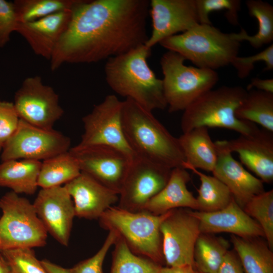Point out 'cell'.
Returning <instances> with one entry per match:
<instances>
[{
    "label": "cell",
    "instance_id": "obj_20",
    "mask_svg": "<svg viewBox=\"0 0 273 273\" xmlns=\"http://www.w3.org/2000/svg\"><path fill=\"white\" fill-rule=\"evenodd\" d=\"M198 219L201 233H231L244 238L264 237L260 225L234 200L222 209L213 212L191 210Z\"/></svg>",
    "mask_w": 273,
    "mask_h": 273
},
{
    "label": "cell",
    "instance_id": "obj_27",
    "mask_svg": "<svg viewBox=\"0 0 273 273\" xmlns=\"http://www.w3.org/2000/svg\"><path fill=\"white\" fill-rule=\"evenodd\" d=\"M80 172L76 160L68 151L41 162L38 186L41 189L61 186L73 179Z\"/></svg>",
    "mask_w": 273,
    "mask_h": 273
},
{
    "label": "cell",
    "instance_id": "obj_19",
    "mask_svg": "<svg viewBox=\"0 0 273 273\" xmlns=\"http://www.w3.org/2000/svg\"><path fill=\"white\" fill-rule=\"evenodd\" d=\"M217 159L212 171L213 176L225 184L236 202L242 208L254 196L264 192L263 181L249 172L234 158L222 141L215 142Z\"/></svg>",
    "mask_w": 273,
    "mask_h": 273
},
{
    "label": "cell",
    "instance_id": "obj_7",
    "mask_svg": "<svg viewBox=\"0 0 273 273\" xmlns=\"http://www.w3.org/2000/svg\"><path fill=\"white\" fill-rule=\"evenodd\" d=\"M185 61L181 56L170 51L160 59L163 93L169 112L185 110L219 80L215 70L187 66Z\"/></svg>",
    "mask_w": 273,
    "mask_h": 273
},
{
    "label": "cell",
    "instance_id": "obj_39",
    "mask_svg": "<svg viewBox=\"0 0 273 273\" xmlns=\"http://www.w3.org/2000/svg\"><path fill=\"white\" fill-rule=\"evenodd\" d=\"M19 23L13 3L0 0V47L10 40L11 34L16 31Z\"/></svg>",
    "mask_w": 273,
    "mask_h": 273
},
{
    "label": "cell",
    "instance_id": "obj_30",
    "mask_svg": "<svg viewBox=\"0 0 273 273\" xmlns=\"http://www.w3.org/2000/svg\"><path fill=\"white\" fill-rule=\"evenodd\" d=\"M184 168L192 170L199 177L201 181L196 198L197 211L209 212L220 210L233 200L229 188L216 177L206 175L192 167L186 166Z\"/></svg>",
    "mask_w": 273,
    "mask_h": 273
},
{
    "label": "cell",
    "instance_id": "obj_5",
    "mask_svg": "<svg viewBox=\"0 0 273 273\" xmlns=\"http://www.w3.org/2000/svg\"><path fill=\"white\" fill-rule=\"evenodd\" d=\"M159 44L196 67L213 70L231 64L238 56L240 47V42L232 37L231 33H224L212 24L199 23Z\"/></svg>",
    "mask_w": 273,
    "mask_h": 273
},
{
    "label": "cell",
    "instance_id": "obj_3",
    "mask_svg": "<svg viewBox=\"0 0 273 273\" xmlns=\"http://www.w3.org/2000/svg\"><path fill=\"white\" fill-rule=\"evenodd\" d=\"M122 129L134 154L171 169L183 167L185 157L177 138L153 115L132 100L122 103Z\"/></svg>",
    "mask_w": 273,
    "mask_h": 273
},
{
    "label": "cell",
    "instance_id": "obj_37",
    "mask_svg": "<svg viewBox=\"0 0 273 273\" xmlns=\"http://www.w3.org/2000/svg\"><path fill=\"white\" fill-rule=\"evenodd\" d=\"M261 61L264 63L265 71L273 69V45L252 56L240 57L237 56L231 64L236 69L238 76L241 79L247 77L254 68L256 62Z\"/></svg>",
    "mask_w": 273,
    "mask_h": 273
},
{
    "label": "cell",
    "instance_id": "obj_35",
    "mask_svg": "<svg viewBox=\"0 0 273 273\" xmlns=\"http://www.w3.org/2000/svg\"><path fill=\"white\" fill-rule=\"evenodd\" d=\"M241 4L239 0H196L198 22L201 24H212L209 14L213 12L224 10L228 21L237 25Z\"/></svg>",
    "mask_w": 273,
    "mask_h": 273
},
{
    "label": "cell",
    "instance_id": "obj_16",
    "mask_svg": "<svg viewBox=\"0 0 273 273\" xmlns=\"http://www.w3.org/2000/svg\"><path fill=\"white\" fill-rule=\"evenodd\" d=\"M149 15L152 29L145 45L150 49L199 24L196 0H151Z\"/></svg>",
    "mask_w": 273,
    "mask_h": 273
},
{
    "label": "cell",
    "instance_id": "obj_33",
    "mask_svg": "<svg viewBox=\"0 0 273 273\" xmlns=\"http://www.w3.org/2000/svg\"><path fill=\"white\" fill-rule=\"evenodd\" d=\"M245 212L260 225L269 248L273 249V190L254 196L243 207Z\"/></svg>",
    "mask_w": 273,
    "mask_h": 273
},
{
    "label": "cell",
    "instance_id": "obj_8",
    "mask_svg": "<svg viewBox=\"0 0 273 273\" xmlns=\"http://www.w3.org/2000/svg\"><path fill=\"white\" fill-rule=\"evenodd\" d=\"M0 251L46 245L48 233L27 199L11 191L0 198Z\"/></svg>",
    "mask_w": 273,
    "mask_h": 273
},
{
    "label": "cell",
    "instance_id": "obj_11",
    "mask_svg": "<svg viewBox=\"0 0 273 273\" xmlns=\"http://www.w3.org/2000/svg\"><path fill=\"white\" fill-rule=\"evenodd\" d=\"M122 103L115 95H109L95 105L82 118L84 132L76 146H110L133 158L135 154L127 144L122 129Z\"/></svg>",
    "mask_w": 273,
    "mask_h": 273
},
{
    "label": "cell",
    "instance_id": "obj_21",
    "mask_svg": "<svg viewBox=\"0 0 273 273\" xmlns=\"http://www.w3.org/2000/svg\"><path fill=\"white\" fill-rule=\"evenodd\" d=\"M73 9L35 21L19 23L16 32L25 38L35 54L50 60L68 26Z\"/></svg>",
    "mask_w": 273,
    "mask_h": 273
},
{
    "label": "cell",
    "instance_id": "obj_2",
    "mask_svg": "<svg viewBox=\"0 0 273 273\" xmlns=\"http://www.w3.org/2000/svg\"><path fill=\"white\" fill-rule=\"evenodd\" d=\"M151 54V49L142 45L107 60L104 71L106 82L114 92L152 112L167 105L162 80L148 63Z\"/></svg>",
    "mask_w": 273,
    "mask_h": 273
},
{
    "label": "cell",
    "instance_id": "obj_42",
    "mask_svg": "<svg viewBox=\"0 0 273 273\" xmlns=\"http://www.w3.org/2000/svg\"><path fill=\"white\" fill-rule=\"evenodd\" d=\"M160 273H197L193 266L184 265L181 266H163Z\"/></svg>",
    "mask_w": 273,
    "mask_h": 273
},
{
    "label": "cell",
    "instance_id": "obj_31",
    "mask_svg": "<svg viewBox=\"0 0 273 273\" xmlns=\"http://www.w3.org/2000/svg\"><path fill=\"white\" fill-rule=\"evenodd\" d=\"M114 246L110 273H160L163 266L134 254L118 236Z\"/></svg>",
    "mask_w": 273,
    "mask_h": 273
},
{
    "label": "cell",
    "instance_id": "obj_13",
    "mask_svg": "<svg viewBox=\"0 0 273 273\" xmlns=\"http://www.w3.org/2000/svg\"><path fill=\"white\" fill-rule=\"evenodd\" d=\"M166 266H194V251L200 234L198 219L191 210H170L160 226Z\"/></svg>",
    "mask_w": 273,
    "mask_h": 273
},
{
    "label": "cell",
    "instance_id": "obj_22",
    "mask_svg": "<svg viewBox=\"0 0 273 273\" xmlns=\"http://www.w3.org/2000/svg\"><path fill=\"white\" fill-rule=\"evenodd\" d=\"M190 179L189 173L184 167L172 169L166 185L148 202L143 210L157 215L178 208L197 211L196 199L187 188Z\"/></svg>",
    "mask_w": 273,
    "mask_h": 273
},
{
    "label": "cell",
    "instance_id": "obj_14",
    "mask_svg": "<svg viewBox=\"0 0 273 273\" xmlns=\"http://www.w3.org/2000/svg\"><path fill=\"white\" fill-rule=\"evenodd\" d=\"M69 151L76 160L81 172L119 193L132 158L107 146H75Z\"/></svg>",
    "mask_w": 273,
    "mask_h": 273
},
{
    "label": "cell",
    "instance_id": "obj_26",
    "mask_svg": "<svg viewBox=\"0 0 273 273\" xmlns=\"http://www.w3.org/2000/svg\"><path fill=\"white\" fill-rule=\"evenodd\" d=\"M229 247L223 238L200 233L194 251V267L197 273H217Z\"/></svg>",
    "mask_w": 273,
    "mask_h": 273
},
{
    "label": "cell",
    "instance_id": "obj_17",
    "mask_svg": "<svg viewBox=\"0 0 273 273\" xmlns=\"http://www.w3.org/2000/svg\"><path fill=\"white\" fill-rule=\"evenodd\" d=\"M222 142L231 152L237 153L241 163L263 182L272 181V132L258 128L251 134H240L236 139Z\"/></svg>",
    "mask_w": 273,
    "mask_h": 273
},
{
    "label": "cell",
    "instance_id": "obj_23",
    "mask_svg": "<svg viewBox=\"0 0 273 273\" xmlns=\"http://www.w3.org/2000/svg\"><path fill=\"white\" fill-rule=\"evenodd\" d=\"M177 140L185 159L183 167L190 166L213 171L217 159V150L208 128H195L184 132Z\"/></svg>",
    "mask_w": 273,
    "mask_h": 273
},
{
    "label": "cell",
    "instance_id": "obj_32",
    "mask_svg": "<svg viewBox=\"0 0 273 273\" xmlns=\"http://www.w3.org/2000/svg\"><path fill=\"white\" fill-rule=\"evenodd\" d=\"M81 0H16L19 23L35 21L58 12L73 10Z\"/></svg>",
    "mask_w": 273,
    "mask_h": 273
},
{
    "label": "cell",
    "instance_id": "obj_44",
    "mask_svg": "<svg viewBox=\"0 0 273 273\" xmlns=\"http://www.w3.org/2000/svg\"><path fill=\"white\" fill-rule=\"evenodd\" d=\"M0 273H10L9 265L5 258L0 252Z\"/></svg>",
    "mask_w": 273,
    "mask_h": 273
},
{
    "label": "cell",
    "instance_id": "obj_15",
    "mask_svg": "<svg viewBox=\"0 0 273 273\" xmlns=\"http://www.w3.org/2000/svg\"><path fill=\"white\" fill-rule=\"evenodd\" d=\"M33 205L48 233L68 246L75 214L73 200L65 187L41 189Z\"/></svg>",
    "mask_w": 273,
    "mask_h": 273
},
{
    "label": "cell",
    "instance_id": "obj_1",
    "mask_svg": "<svg viewBox=\"0 0 273 273\" xmlns=\"http://www.w3.org/2000/svg\"><path fill=\"white\" fill-rule=\"evenodd\" d=\"M149 9L148 0H81L50 60L51 70L108 60L144 45Z\"/></svg>",
    "mask_w": 273,
    "mask_h": 273
},
{
    "label": "cell",
    "instance_id": "obj_10",
    "mask_svg": "<svg viewBox=\"0 0 273 273\" xmlns=\"http://www.w3.org/2000/svg\"><path fill=\"white\" fill-rule=\"evenodd\" d=\"M70 138L54 130L40 128L20 119L18 127L5 144L2 161L10 160H45L70 149Z\"/></svg>",
    "mask_w": 273,
    "mask_h": 273
},
{
    "label": "cell",
    "instance_id": "obj_6",
    "mask_svg": "<svg viewBox=\"0 0 273 273\" xmlns=\"http://www.w3.org/2000/svg\"><path fill=\"white\" fill-rule=\"evenodd\" d=\"M169 211L157 215L144 210L131 212L113 206L98 219L101 228L115 232L134 254L164 266L160 226Z\"/></svg>",
    "mask_w": 273,
    "mask_h": 273
},
{
    "label": "cell",
    "instance_id": "obj_38",
    "mask_svg": "<svg viewBox=\"0 0 273 273\" xmlns=\"http://www.w3.org/2000/svg\"><path fill=\"white\" fill-rule=\"evenodd\" d=\"M19 121L13 103L0 102V152L17 130Z\"/></svg>",
    "mask_w": 273,
    "mask_h": 273
},
{
    "label": "cell",
    "instance_id": "obj_12",
    "mask_svg": "<svg viewBox=\"0 0 273 273\" xmlns=\"http://www.w3.org/2000/svg\"><path fill=\"white\" fill-rule=\"evenodd\" d=\"M13 104L20 119L44 129H53L64 114L59 95L37 75L23 80L15 94Z\"/></svg>",
    "mask_w": 273,
    "mask_h": 273
},
{
    "label": "cell",
    "instance_id": "obj_40",
    "mask_svg": "<svg viewBox=\"0 0 273 273\" xmlns=\"http://www.w3.org/2000/svg\"><path fill=\"white\" fill-rule=\"evenodd\" d=\"M217 273H245L241 262L235 251L229 250L227 252Z\"/></svg>",
    "mask_w": 273,
    "mask_h": 273
},
{
    "label": "cell",
    "instance_id": "obj_29",
    "mask_svg": "<svg viewBox=\"0 0 273 273\" xmlns=\"http://www.w3.org/2000/svg\"><path fill=\"white\" fill-rule=\"evenodd\" d=\"M246 5L250 16L257 21L258 31L250 35L242 28L240 32L231 33V35L240 42L247 41L253 48L259 49L273 40V7L261 0H248Z\"/></svg>",
    "mask_w": 273,
    "mask_h": 273
},
{
    "label": "cell",
    "instance_id": "obj_43",
    "mask_svg": "<svg viewBox=\"0 0 273 273\" xmlns=\"http://www.w3.org/2000/svg\"><path fill=\"white\" fill-rule=\"evenodd\" d=\"M40 261L49 273H71L70 268L63 267L47 259Z\"/></svg>",
    "mask_w": 273,
    "mask_h": 273
},
{
    "label": "cell",
    "instance_id": "obj_24",
    "mask_svg": "<svg viewBox=\"0 0 273 273\" xmlns=\"http://www.w3.org/2000/svg\"><path fill=\"white\" fill-rule=\"evenodd\" d=\"M41 162L33 160H10L0 163V187L17 194H34L38 187Z\"/></svg>",
    "mask_w": 273,
    "mask_h": 273
},
{
    "label": "cell",
    "instance_id": "obj_34",
    "mask_svg": "<svg viewBox=\"0 0 273 273\" xmlns=\"http://www.w3.org/2000/svg\"><path fill=\"white\" fill-rule=\"evenodd\" d=\"M7 261L10 273H49L38 260L32 248L0 251Z\"/></svg>",
    "mask_w": 273,
    "mask_h": 273
},
{
    "label": "cell",
    "instance_id": "obj_28",
    "mask_svg": "<svg viewBox=\"0 0 273 273\" xmlns=\"http://www.w3.org/2000/svg\"><path fill=\"white\" fill-rule=\"evenodd\" d=\"M235 115L239 119L257 123L273 132V94L248 90Z\"/></svg>",
    "mask_w": 273,
    "mask_h": 273
},
{
    "label": "cell",
    "instance_id": "obj_36",
    "mask_svg": "<svg viewBox=\"0 0 273 273\" xmlns=\"http://www.w3.org/2000/svg\"><path fill=\"white\" fill-rule=\"evenodd\" d=\"M118 238L114 231H109L103 244L93 256L82 260L70 268L71 273H103V265L106 255Z\"/></svg>",
    "mask_w": 273,
    "mask_h": 273
},
{
    "label": "cell",
    "instance_id": "obj_25",
    "mask_svg": "<svg viewBox=\"0 0 273 273\" xmlns=\"http://www.w3.org/2000/svg\"><path fill=\"white\" fill-rule=\"evenodd\" d=\"M259 238H244L231 235V243L245 273H273L272 250Z\"/></svg>",
    "mask_w": 273,
    "mask_h": 273
},
{
    "label": "cell",
    "instance_id": "obj_45",
    "mask_svg": "<svg viewBox=\"0 0 273 273\" xmlns=\"http://www.w3.org/2000/svg\"><path fill=\"white\" fill-rule=\"evenodd\" d=\"M1 102V101H0Z\"/></svg>",
    "mask_w": 273,
    "mask_h": 273
},
{
    "label": "cell",
    "instance_id": "obj_4",
    "mask_svg": "<svg viewBox=\"0 0 273 273\" xmlns=\"http://www.w3.org/2000/svg\"><path fill=\"white\" fill-rule=\"evenodd\" d=\"M247 93L240 86H222L206 92L184 110L180 122L183 132L205 127L229 129L241 135L252 133L258 128L256 124L235 115Z\"/></svg>",
    "mask_w": 273,
    "mask_h": 273
},
{
    "label": "cell",
    "instance_id": "obj_9",
    "mask_svg": "<svg viewBox=\"0 0 273 273\" xmlns=\"http://www.w3.org/2000/svg\"><path fill=\"white\" fill-rule=\"evenodd\" d=\"M171 170L135 155L120 189L117 206L131 212L143 211L148 202L166 185Z\"/></svg>",
    "mask_w": 273,
    "mask_h": 273
},
{
    "label": "cell",
    "instance_id": "obj_41",
    "mask_svg": "<svg viewBox=\"0 0 273 273\" xmlns=\"http://www.w3.org/2000/svg\"><path fill=\"white\" fill-rule=\"evenodd\" d=\"M253 88H256V90L273 94V79L253 78L248 85L246 90L248 91Z\"/></svg>",
    "mask_w": 273,
    "mask_h": 273
},
{
    "label": "cell",
    "instance_id": "obj_18",
    "mask_svg": "<svg viewBox=\"0 0 273 273\" xmlns=\"http://www.w3.org/2000/svg\"><path fill=\"white\" fill-rule=\"evenodd\" d=\"M64 186L73 200L75 216L80 218L99 219L119 200L117 192L83 172Z\"/></svg>",
    "mask_w": 273,
    "mask_h": 273
}]
</instances>
